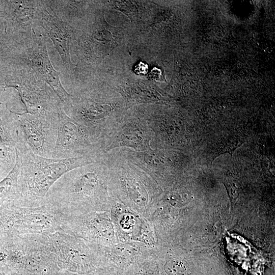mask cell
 <instances>
[{
    "label": "cell",
    "mask_w": 275,
    "mask_h": 275,
    "mask_svg": "<svg viewBox=\"0 0 275 275\" xmlns=\"http://www.w3.org/2000/svg\"><path fill=\"white\" fill-rule=\"evenodd\" d=\"M107 166L101 160L75 168L50 187L44 204L64 216L111 212L115 202Z\"/></svg>",
    "instance_id": "cell-1"
},
{
    "label": "cell",
    "mask_w": 275,
    "mask_h": 275,
    "mask_svg": "<svg viewBox=\"0 0 275 275\" xmlns=\"http://www.w3.org/2000/svg\"><path fill=\"white\" fill-rule=\"evenodd\" d=\"M20 164L19 198L12 202L25 207L44 205L45 196L52 185L64 174L79 167L97 162L87 157L49 158L34 153L22 140L16 145Z\"/></svg>",
    "instance_id": "cell-2"
},
{
    "label": "cell",
    "mask_w": 275,
    "mask_h": 275,
    "mask_svg": "<svg viewBox=\"0 0 275 275\" xmlns=\"http://www.w3.org/2000/svg\"><path fill=\"white\" fill-rule=\"evenodd\" d=\"M102 160L108 170L113 196L131 211L147 219L156 202L155 181L120 150L105 154Z\"/></svg>",
    "instance_id": "cell-3"
},
{
    "label": "cell",
    "mask_w": 275,
    "mask_h": 275,
    "mask_svg": "<svg viewBox=\"0 0 275 275\" xmlns=\"http://www.w3.org/2000/svg\"><path fill=\"white\" fill-rule=\"evenodd\" d=\"M61 230V215L46 205L25 207L12 202L0 207V235L50 234Z\"/></svg>",
    "instance_id": "cell-4"
},
{
    "label": "cell",
    "mask_w": 275,
    "mask_h": 275,
    "mask_svg": "<svg viewBox=\"0 0 275 275\" xmlns=\"http://www.w3.org/2000/svg\"><path fill=\"white\" fill-rule=\"evenodd\" d=\"M58 127L53 158L87 157L96 161L102 157L99 147L100 134L67 115L63 105L58 109Z\"/></svg>",
    "instance_id": "cell-5"
},
{
    "label": "cell",
    "mask_w": 275,
    "mask_h": 275,
    "mask_svg": "<svg viewBox=\"0 0 275 275\" xmlns=\"http://www.w3.org/2000/svg\"><path fill=\"white\" fill-rule=\"evenodd\" d=\"M26 66V68L22 69L20 62L17 61L4 81L6 88H13L17 91L26 113L58 112L63 105L56 94L41 79L36 80L32 70Z\"/></svg>",
    "instance_id": "cell-6"
},
{
    "label": "cell",
    "mask_w": 275,
    "mask_h": 275,
    "mask_svg": "<svg viewBox=\"0 0 275 275\" xmlns=\"http://www.w3.org/2000/svg\"><path fill=\"white\" fill-rule=\"evenodd\" d=\"M57 264L71 270L86 271L102 263L98 244L60 230L48 234Z\"/></svg>",
    "instance_id": "cell-7"
},
{
    "label": "cell",
    "mask_w": 275,
    "mask_h": 275,
    "mask_svg": "<svg viewBox=\"0 0 275 275\" xmlns=\"http://www.w3.org/2000/svg\"><path fill=\"white\" fill-rule=\"evenodd\" d=\"M14 113L18 138L24 142L34 153L53 158L58 127V112Z\"/></svg>",
    "instance_id": "cell-8"
},
{
    "label": "cell",
    "mask_w": 275,
    "mask_h": 275,
    "mask_svg": "<svg viewBox=\"0 0 275 275\" xmlns=\"http://www.w3.org/2000/svg\"><path fill=\"white\" fill-rule=\"evenodd\" d=\"M152 132L143 119H117L102 132L99 147L102 156L119 148L144 151L152 148Z\"/></svg>",
    "instance_id": "cell-9"
},
{
    "label": "cell",
    "mask_w": 275,
    "mask_h": 275,
    "mask_svg": "<svg viewBox=\"0 0 275 275\" xmlns=\"http://www.w3.org/2000/svg\"><path fill=\"white\" fill-rule=\"evenodd\" d=\"M63 231L90 242L108 246L119 243L110 212H94L77 216L61 215Z\"/></svg>",
    "instance_id": "cell-10"
},
{
    "label": "cell",
    "mask_w": 275,
    "mask_h": 275,
    "mask_svg": "<svg viewBox=\"0 0 275 275\" xmlns=\"http://www.w3.org/2000/svg\"><path fill=\"white\" fill-rule=\"evenodd\" d=\"M17 53V58L35 71L40 79L48 85L60 100L63 109H68L73 95L69 94L62 86L59 73L53 67L49 60L45 41L37 37L33 30L32 43L30 47Z\"/></svg>",
    "instance_id": "cell-11"
},
{
    "label": "cell",
    "mask_w": 275,
    "mask_h": 275,
    "mask_svg": "<svg viewBox=\"0 0 275 275\" xmlns=\"http://www.w3.org/2000/svg\"><path fill=\"white\" fill-rule=\"evenodd\" d=\"M37 1H2V18L7 33L18 45L23 38L32 37L33 20Z\"/></svg>",
    "instance_id": "cell-12"
},
{
    "label": "cell",
    "mask_w": 275,
    "mask_h": 275,
    "mask_svg": "<svg viewBox=\"0 0 275 275\" xmlns=\"http://www.w3.org/2000/svg\"><path fill=\"white\" fill-rule=\"evenodd\" d=\"M54 13L51 14L48 11L43 2L37 1L35 18L51 39L64 64L68 66L71 64L69 46L73 38L74 31L71 26Z\"/></svg>",
    "instance_id": "cell-13"
},
{
    "label": "cell",
    "mask_w": 275,
    "mask_h": 275,
    "mask_svg": "<svg viewBox=\"0 0 275 275\" xmlns=\"http://www.w3.org/2000/svg\"><path fill=\"white\" fill-rule=\"evenodd\" d=\"M99 245L101 263L128 267L150 257L155 246L143 242L129 241L108 246Z\"/></svg>",
    "instance_id": "cell-14"
},
{
    "label": "cell",
    "mask_w": 275,
    "mask_h": 275,
    "mask_svg": "<svg viewBox=\"0 0 275 275\" xmlns=\"http://www.w3.org/2000/svg\"><path fill=\"white\" fill-rule=\"evenodd\" d=\"M17 122L14 111L0 103V168L9 173L16 160Z\"/></svg>",
    "instance_id": "cell-15"
},
{
    "label": "cell",
    "mask_w": 275,
    "mask_h": 275,
    "mask_svg": "<svg viewBox=\"0 0 275 275\" xmlns=\"http://www.w3.org/2000/svg\"><path fill=\"white\" fill-rule=\"evenodd\" d=\"M20 170V161L16 154L14 166L7 175L0 181V207L9 202H14L18 199Z\"/></svg>",
    "instance_id": "cell-16"
},
{
    "label": "cell",
    "mask_w": 275,
    "mask_h": 275,
    "mask_svg": "<svg viewBox=\"0 0 275 275\" xmlns=\"http://www.w3.org/2000/svg\"><path fill=\"white\" fill-rule=\"evenodd\" d=\"M17 50L5 40L0 39V81H4L16 61Z\"/></svg>",
    "instance_id": "cell-17"
},
{
    "label": "cell",
    "mask_w": 275,
    "mask_h": 275,
    "mask_svg": "<svg viewBox=\"0 0 275 275\" xmlns=\"http://www.w3.org/2000/svg\"><path fill=\"white\" fill-rule=\"evenodd\" d=\"M165 275H192L188 263L178 257H169L166 259L162 266Z\"/></svg>",
    "instance_id": "cell-18"
},
{
    "label": "cell",
    "mask_w": 275,
    "mask_h": 275,
    "mask_svg": "<svg viewBox=\"0 0 275 275\" xmlns=\"http://www.w3.org/2000/svg\"><path fill=\"white\" fill-rule=\"evenodd\" d=\"M190 193L184 188H177L169 191L164 197L165 201L171 207L181 208L189 202Z\"/></svg>",
    "instance_id": "cell-19"
},
{
    "label": "cell",
    "mask_w": 275,
    "mask_h": 275,
    "mask_svg": "<svg viewBox=\"0 0 275 275\" xmlns=\"http://www.w3.org/2000/svg\"><path fill=\"white\" fill-rule=\"evenodd\" d=\"M243 142V140H242L241 138H232V139H228V140L222 143L221 145L217 148L218 153L219 154L228 153L232 155L234 150L240 146Z\"/></svg>",
    "instance_id": "cell-20"
},
{
    "label": "cell",
    "mask_w": 275,
    "mask_h": 275,
    "mask_svg": "<svg viewBox=\"0 0 275 275\" xmlns=\"http://www.w3.org/2000/svg\"><path fill=\"white\" fill-rule=\"evenodd\" d=\"M225 185L230 198L233 201H235L239 195L237 188L231 183H225Z\"/></svg>",
    "instance_id": "cell-21"
},
{
    "label": "cell",
    "mask_w": 275,
    "mask_h": 275,
    "mask_svg": "<svg viewBox=\"0 0 275 275\" xmlns=\"http://www.w3.org/2000/svg\"><path fill=\"white\" fill-rule=\"evenodd\" d=\"M148 78L154 81H161L164 79V77L160 69L154 67L148 75Z\"/></svg>",
    "instance_id": "cell-22"
},
{
    "label": "cell",
    "mask_w": 275,
    "mask_h": 275,
    "mask_svg": "<svg viewBox=\"0 0 275 275\" xmlns=\"http://www.w3.org/2000/svg\"><path fill=\"white\" fill-rule=\"evenodd\" d=\"M148 66L147 64L143 62H140L134 68V72L138 75H145L147 73Z\"/></svg>",
    "instance_id": "cell-23"
},
{
    "label": "cell",
    "mask_w": 275,
    "mask_h": 275,
    "mask_svg": "<svg viewBox=\"0 0 275 275\" xmlns=\"http://www.w3.org/2000/svg\"><path fill=\"white\" fill-rule=\"evenodd\" d=\"M128 275H149L148 272L140 268L134 271H132L131 273Z\"/></svg>",
    "instance_id": "cell-24"
},
{
    "label": "cell",
    "mask_w": 275,
    "mask_h": 275,
    "mask_svg": "<svg viewBox=\"0 0 275 275\" xmlns=\"http://www.w3.org/2000/svg\"><path fill=\"white\" fill-rule=\"evenodd\" d=\"M6 87L4 85V84L3 81H0V103L4 102L3 101V96L4 93L6 91Z\"/></svg>",
    "instance_id": "cell-25"
},
{
    "label": "cell",
    "mask_w": 275,
    "mask_h": 275,
    "mask_svg": "<svg viewBox=\"0 0 275 275\" xmlns=\"http://www.w3.org/2000/svg\"><path fill=\"white\" fill-rule=\"evenodd\" d=\"M1 13V1H0V16Z\"/></svg>",
    "instance_id": "cell-26"
}]
</instances>
